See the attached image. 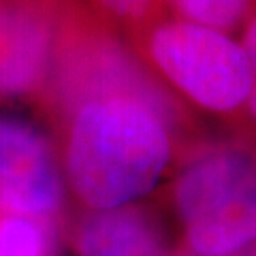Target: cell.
Here are the masks:
<instances>
[{
    "label": "cell",
    "mask_w": 256,
    "mask_h": 256,
    "mask_svg": "<svg viewBox=\"0 0 256 256\" xmlns=\"http://www.w3.org/2000/svg\"><path fill=\"white\" fill-rule=\"evenodd\" d=\"M166 116L134 98L88 100L68 114L64 178L88 212L130 207L169 169Z\"/></svg>",
    "instance_id": "obj_1"
},
{
    "label": "cell",
    "mask_w": 256,
    "mask_h": 256,
    "mask_svg": "<svg viewBox=\"0 0 256 256\" xmlns=\"http://www.w3.org/2000/svg\"><path fill=\"white\" fill-rule=\"evenodd\" d=\"M184 250L233 256L256 246V160L239 148L190 158L173 186Z\"/></svg>",
    "instance_id": "obj_2"
},
{
    "label": "cell",
    "mask_w": 256,
    "mask_h": 256,
    "mask_svg": "<svg viewBox=\"0 0 256 256\" xmlns=\"http://www.w3.org/2000/svg\"><path fill=\"white\" fill-rule=\"evenodd\" d=\"M154 66L194 105L216 114L246 107L254 73L242 41L186 20L162 22L150 34Z\"/></svg>",
    "instance_id": "obj_3"
},
{
    "label": "cell",
    "mask_w": 256,
    "mask_h": 256,
    "mask_svg": "<svg viewBox=\"0 0 256 256\" xmlns=\"http://www.w3.org/2000/svg\"><path fill=\"white\" fill-rule=\"evenodd\" d=\"M64 169L47 134L0 114V214L54 220L64 203Z\"/></svg>",
    "instance_id": "obj_4"
},
{
    "label": "cell",
    "mask_w": 256,
    "mask_h": 256,
    "mask_svg": "<svg viewBox=\"0 0 256 256\" xmlns=\"http://www.w3.org/2000/svg\"><path fill=\"white\" fill-rule=\"evenodd\" d=\"M62 32L58 0H0V100L50 86Z\"/></svg>",
    "instance_id": "obj_5"
},
{
    "label": "cell",
    "mask_w": 256,
    "mask_h": 256,
    "mask_svg": "<svg viewBox=\"0 0 256 256\" xmlns=\"http://www.w3.org/2000/svg\"><path fill=\"white\" fill-rule=\"evenodd\" d=\"M77 256H171L154 218L137 205L88 212L75 230Z\"/></svg>",
    "instance_id": "obj_6"
},
{
    "label": "cell",
    "mask_w": 256,
    "mask_h": 256,
    "mask_svg": "<svg viewBox=\"0 0 256 256\" xmlns=\"http://www.w3.org/2000/svg\"><path fill=\"white\" fill-rule=\"evenodd\" d=\"M54 220L0 214V256H56Z\"/></svg>",
    "instance_id": "obj_7"
},
{
    "label": "cell",
    "mask_w": 256,
    "mask_h": 256,
    "mask_svg": "<svg viewBox=\"0 0 256 256\" xmlns=\"http://www.w3.org/2000/svg\"><path fill=\"white\" fill-rule=\"evenodd\" d=\"M173 2L182 20L228 32L244 22L252 0H173Z\"/></svg>",
    "instance_id": "obj_8"
},
{
    "label": "cell",
    "mask_w": 256,
    "mask_h": 256,
    "mask_svg": "<svg viewBox=\"0 0 256 256\" xmlns=\"http://www.w3.org/2000/svg\"><path fill=\"white\" fill-rule=\"evenodd\" d=\"M107 13L122 20H137L152 11L158 0H96Z\"/></svg>",
    "instance_id": "obj_9"
},
{
    "label": "cell",
    "mask_w": 256,
    "mask_h": 256,
    "mask_svg": "<svg viewBox=\"0 0 256 256\" xmlns=\"http://www.w3.org/2000/svg\"><path fill=\"white\" fill-rule=\"evenodd\" d=\"M242 45L250 58V64H252V73L256 77V15L248 22L246 26V32H244V38H242Z\"/></svg>",
    "instance_id": "obj_10"
},
{
    "label": "cell",
    "mask_w": 256,
    "mask_h": 256,
    "mask_svg": "<svg viewBox=\"0 0 256 256\" xmlns=\"http://www.w3.org/2000/svg\"><path fill=\"white\" fill-rule=\"evenodd\" d=\"M246 109L250 111V116L256 120V77H254V84H252V92H250V96H248Z\"/></svg>",
    "instance_id": "obj_11"
},
{
    "label": "cell",
    "mask_w": 256,
    "mask_h": 256,
    "mask_svg": "<svg viewBox=\"0 0 256 256\" xmlns=\"http://www.w3.org/2000/svg\"><path fill=\"white\" fill-rule=\"evenodd\" d=\"M178 256H196V254H192V252H188V250H182ZM233 256H256V246H252V248H248V250H244V252H239V254H233Z\"/></svg>",
    "instance_id": "obj_12"
}]
</instances>
